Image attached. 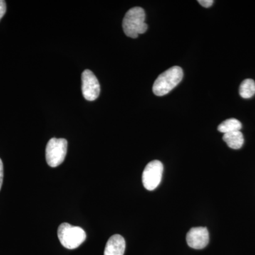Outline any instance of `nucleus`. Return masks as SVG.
I'll return each instance as SVG.
<instances>
[{"label":"nucleus","mask_w":255,"mask_h":255,"mask_svg":"<svg viewBox=\"0 0 255 255\" xmlns=\"http://www.w3.org/2000/svg\"><path fill=\"white\" fill-rule=\"evenodd\" d=\"M58 236L62 246L69 250L79 248L87 238L86 233L82 228L71 226L68 223L60 225Z\"/></svg>","instance_id":"7ed1b4c3"},{"label":"nucleus","mask_w":255,"mask_h":255,"mask_svg":"<svg viewBox=\"0 0 255 255\" xmlns=\"http://www.w3.org/2000/svg\"><path fill=\"white\" fill-rule=\"evenodd\" d=\"M198 2H199L201 6H204V7L209 8L212 6L214 1H213V0H199Z\"/></svg>","instance_id":"ddd939ff"},{"label":"nucleus","mask_w":255,"mask_h":255,"mask_svg":"<svg viewBox=\"0 0 255 255\" xmlns=\"http://www.w3.org/2000/svg\"><path fill=\"white\" fill-rule=\"evenodd\" d=\"M6 11V2L3 0H0V20L4 16Z\"/></svg>","instance_id":"f8f14e48"},{"label":"nucleus","mask_w":255,"mask_h":255,"mask_svg":"<svg viewBox=\"0 0 255 255\" xmlns=\"http://www.w3.org/2000/svg\"><path fill=\"white\" fill-rule=\"evenodd\" d=\"M98 79L91 70H85L82 74V91L84 98L87 101H95L100 94Z\"/></svg>","instance_id":"423d86ee"},{"label":"nucleus","mask_w":255,"mask_h":255,"mask_svg":"<svg viewBox=\"0 0 255 255\" xmlns=\"http://www.w3.org/2000/svg\"><path fill=\"white\" fill-rule=\"evenodd\" d=\"M125 250L124 238L120 235H114L107 241L104 255H124Z\"/></svg>","instance_id":"6e6552de"},{"label":"nucleus","mask_w":255,"mask_h":255,"mask_svg":"<svg viewBox=\"0 0 255 255\" xmlns=\"http://www.w3.org/2000/svg\"><path fill=\"white\" fill-rule=\"evenodd\" d=\"M223 140L226 142L228 147L234 150H238L243 147L244 144V137L243 133L240 131L225 133L223 137Z\"/></svg>","instance_id":"1a4fd4ad"},{"label":"nucleus","mask_w":255,"mask_h":255,"mask_svg":"<svg viewBox=\"0 0 255 255\" xmlns=\"http://www.w3.org/2000/svg\"><path fill=\"white\" fill-rule=\"evenodd\" d=\"M240 95L243 99L252 98L255 95V82L252 79H247L240 86Z\"/></svg>","instance_id":"9b49d317"},{"label":"nucleus","mask_w":255,"mask_h":255,"mask_svg":"<svg viewBox=\"0 0 255 255\" xmlns=\"http://www.w3.org/2000/svg\"><path fill=\"white\" fill-rule=\"evenodd\" d=\"M3 178H4V167H3L2 161L0 159V190L2 186Z\"/></svg>","instance_id":"4468645a"},{"label":"nucleus","mask_w":255,"mask_h":255,"mask_svg":"<svg viewBox=\"0 0 255 255\" xmlns=\"http://www.w3.org/2000/svg\"><path fill=\"white\" fill-rule=\"evenodd\" d=\"M188 246L193 249L201 250L205 248L209 243V233L206 227L191 228L187 234Z\"/></svg>","instance_id":"0eeeda50"},{"label":"nucleus","mask_w":255,"mask_h":255,"mask_svg":"<svg viewBox=\"0 0 255 255\" xmlns=\"http://www.w3.org/2000/svg\"><path fill=\"white\" fill-rule=\"evenodd\" d=\"M68 152V141L65 138L50 139L46 145V158L48 165L56 167L60 165L66 157Z\"/></svg>","instance_id":"20e7f679"},{"label":"nucleus","mask_w":255,"mask_h":255,"mask_svg":"<svg viewBox=\"0 0 255 255\" xmlns=\"http://www.w3.org/2000/svg\"><path fill=\"white\" fill-rule=\"evenodd\" d=\"M242 128V124L240 121L236 119H229L222 122L218 130L223 133H229V132L240 131Z\"/></svg>","instance_id":"9d476101"},{"label":"nucleus","mask_w":255,"mask_h":255,"mask_svg":"<svg viewBox=\"0 0 255 255\" xmlns=\"http://www.w3.org/2000/svg\"><path fill=\"white\" fill-rule=\"evenodd\" d=\"M163 164L159 160L151 161L146 165L142 172V181L147 190L153 191L158 187L162 180Z\"/></svg>","instance_id":"39448f33"},{"label":"nucleus","mask_w":255,"mask_h":255,"mask_svg":"<svg viewBox=\"0 0 255 255\" xmlns=\"http://www.w3.org/2000/svg\"><path fill=\"white\" fill-rule=\"evenodd\" d=\"M183 70L180 67L174 66L159 75L152 87L155 95L162 97L168 94L177 86L183 78Z\"/></svg>","instance_id":"f03ea898"},{"label":"nucleus","mask_w":255,"mask_h":255,"mask_svg":"<svg viewBox=\"0 0 255 255\" xmlns=\"http://www.w3.org/2000/svg\"><path fill=\"white\" fill-rule=\"evenodd\" d=\"M145 12L141 7H133L129 9L124 16L123 29L127 36L136 38L145 33L147 24L145 23Z\"/></svg>","instance_id":"f257e3e1"}]
</instances>
